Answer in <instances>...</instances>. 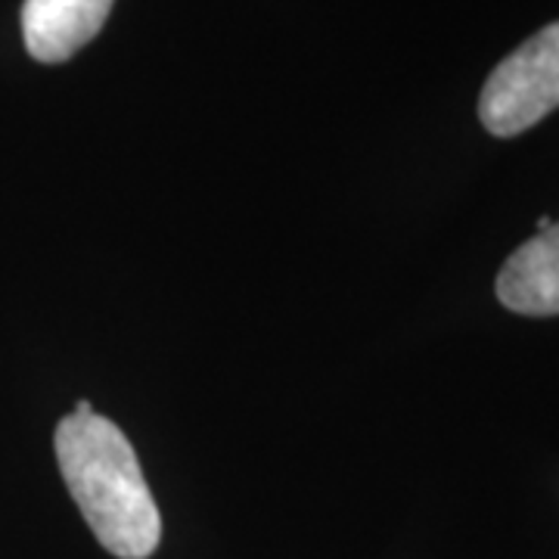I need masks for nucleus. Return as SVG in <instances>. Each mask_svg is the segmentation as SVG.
Here are the masks:
<instances>
[{
	"mask_svg": "<svg viewBox=\"0 0 559 559\" xmlns=\"http://www.w3.org/2000/svg\"><path fill=\"white\" fill-rule=\"evenodd\" d=\"M559 109V22L520 44L488 75L479 121L495 138H516Z\"/></svg>",
	"mask_w": 559,
	"mask_h": 559,
	"instance_id": "2",
	"label": "nucleus"
},
{
	"mask_svg": "<svg viewBox=\"0 0 559 559\" xmlns=\"http://www.w3.org/2000/svg\"><path fill=\"white\" fill-rule=\"evenodd\" d=\"M75 414H79V417H91V414H94V404H91V401H79V404H75Z\"/></svg>",
	"mask_w": 559,
	"mask_h": 559,
	"instance_id": "5",
	"label": "nucleus"
},
{
	"mask_svg": "<svg viewBox=\"0 0 559 559\" xmlns=\"http://www.w3.org/2000/svg\"><path fill=\"white\" fill-rule=\"evenodd\" d=\"M550 224H554V221L547 218V215H540V218H538V230H547Z\"/></svg>",
	"mask_w": 559,
	"mask_h": 559,
	"instance_id": "6",
	"label": "nucleus"
},
{
	"mask_svg": "<svg viewBox=\"0 0 559 559\" xmlns=\"http://www.w3.org/2000/svg\"><path fill=\"white\" fill-rule=\"evenodd\" d=\"M498 299L525 318L559 314V224L538 230L507 259L498 274Z\"/></svg>",
	"mask_w": 559,
	"mask_h": 559,
	"instance_id": "4",
	"label": "nucleus"
},
{
	"mask_svg": "<svg viewBox=\"0 0 559 559\" xmlns=\"http://www.w3.org/2000/svg\"><path fill=\"white\" fill-rule=\"evenodd\" d=\"M112 0H25L22 38L38 62H66L100 35Z\"/></svg>",
	"mask_w": 559,
	"mask_h": 559,
	"instance_id": "3",
	"label": "nucleus"
},
{
	"mask_svg": "<svg viewBox=\"0 0 559 559\" xmlns=\"http://www.w3.org/2000/svg\"><path fill=\"white\" fill-rule=\"evenodd\" d=\"M57 460L81 516L119 559H146L162 540V516L138 451L112 419L69 414L57 426Z\"/></svg>",
	"mask_w": 559,
	"mask_h": 559,
	"instance_id": "1",
	"label": "nucleus"
}]
</instances>
